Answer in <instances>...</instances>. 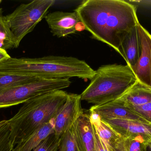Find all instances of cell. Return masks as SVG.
<instances>
[{"label": "cell", "instance_id": "cell-1", "mask_svg": "<svg viewBox=\"0 0 151 151\" xmlns=\"http://www.w3.org/2000/svg\"><path fill=\"white\" fill-rule=\"evenodd\" d=\"M137 7L125 0H87L74 11L92 38L120 54L123 41L139 23Z\"/></svg>", "mask_w": 151, "mask_h": 151}, {"label": "cell", "instance_id": "cell-2", "mask_svg": "<svg viewBox=\"0 0 151 151\" xmlns=\"http://www.w3.org/2000/svg\"><path fill=\"white\" fill-rule=\"evenodd\" d=\"M0 72L32 75L46 79L77 77L91 80L96 73L84 60L63 56H47L37 58L11 57L0 62Z\"/></svg>", "mask_w": 151, "mask_h": 151}, {"label": "cell", "instance_id": "cell-3", "mask_svg": "<svg viewBox=\"0 0 151 151\" xmlns=\"http://www.w3.org/2000/svg\"><path fill=\"white\" fill-rule=\"evenodd\" d=\"M68 95L64 90H57L36 97L24 103L18 112L7 120L10 128L12 148L53 119L66 101Z\"/></svg>", "mask_w": 151, "mask_h": 151}, {"label": "cell", "instance_id": "cell-4", "mask_svg": "<svg viewBox=\"0 0 151 151\" xmlns=\"http://www.w3.org/2000/svg\"><path fill=\"white\" fill-rule=\"evenodd\" d=\"M137 81L131 67L117 64L99 67L91 82L81 94V100L100 105L119 97Z\"/></svg>", "mask_w": 151, "mask_h": 151}, {"label": "cell", "instance_id": "cell-5", "mask_svg": "<svg viewBox=\"0 0 151 151\" xmlns=\"http://www.w3.org/2000/svg\"><path fill=\"white\" fill-rule=\"evenodd\" d=\"M54 0H34L22 4L13 12L5 16L15 42V48L22 39L34 29L48 14Z\"/></svg>", "mask_w": 151, "mask_h": 151}, {"label": "cell", "instance_id": "cell-6", "mask_svg": "<svg viewBox=\"0 0 151 151\" xmlns=\"http://www.w3.org/2000/svg\"><path fill=\"white\" fill-rule=\"evenodd\" d=\"M71 83L68 79H42L16 86L0 94V109L24 103L39 96L63 90Z\"/></svg>", "mask_w": 151, "mask_h": 151}, {"label": "cell", "instance_id": "cell-7", "mask_svg": "<svg viewBox=\"0 0 151 151\" xmlns=\"http://www.w3.org/2000/svg\"><path fill=\"white\" fill-rule=\"evenodd\" d=\"M81 95L68 94L64 104L59 108L53 119L54 132L57 137L61 136L73 126L83 112L81 106Z\"/></svg>", "mask_w": 151, "mask_h": 151}, {"label": "cell", "instance_id": "cell-8", "mask_svg": "<svg viewBox=\"0 0 151 151\" xmlns=\"http://www.w3.org/2000/svg\"><path fill=\"white\" fill-rule=\"evenodd\" d=\"M137 27L141 42V55L136 64L130 67L138 81L151 88V35L140 23Z\"/></svg>", "mask_w": 151, "mask_h": 151}, {"label": "cell", "instance_id": "cell-9", "mask_svg": "<svg viewBox=\"0 0 151 151\" xmlns=\"http://www.w3.org/2000/svg\"><path fill=\"white\" fill-rule=\"evenodd\" d=\"M45 19L53 35L58 38L75 33L79 30L78 25L81 23L75 11L54 12L48 13Z\"/></svg>", "mask_w": 151, "mask_h": 151}, {"label": "cell", "instance_id": "cell-10", "mask_svg": "<svg viewBox=\"0 0 151 151\" xmlns=\"http://www.w3.org/2000/svg\"><path fill=\"white\" fill-rule=\"evenodd\" d=\"M71 129L79 151H95L94 128L90 114L82 113Z\"/></svg>", "mask_w": 151, "mask_h": 151}, {"label": "cell", "instance_id": "cell-11", "mask_svg": "<svg viewBox=\"0 0 151 151\" xmlns=\"http://www.w3.org/2000/svg\"><path fill=\"white\" fill-rule=\"evenodd\" d=\"M90 114L97 115L105 121L113 119H126L148 122L127 107L122 106L114 101L100 105H93L90 109Z\"/></svg>", "mask_w": 151, "mask_h": 151}, {"label": "cell", "instance_id": "cell-12", "mask_svg": "<svg viewBox=\"0 0 151 151\" xmlns=\"http://www.w3.org/2000/svg\"><path fill=\"white\" fill-rule=\"evenodd\" d=\"M122 138L142 135L151 140V123L140 121L113 119L106 121Z\"/></svg>", "mask_w": 151, "mask_h": 151}, {"label": "cell", "instance_id": "cell-13", "mask_svg": "<svg viewBox=\"0 0 151 151\" xmlns=\"http://www.w3.org/2000/svg\"><path fill=\"white\" fill-rule=\"evenodd\" d=\"M114 101L126 107L143 105L151 103V88L137 80L133 87Z\"/></svg>", "mask_w": 151, "mask_h": 151}, {"label": "cell", "instance_id": "cell-14", "mask_svg": "<svg viewBox=\"0 0 151 151\" xmlns=\"http://www.w3.org/2000/svg\"><path fill=\"white\" fill-rule=\"evenodd\" d=\"M141 51V42L137 26L122 42L120 48V55L123 58L127 64L132 67L138 61Z\"/></svg>", "mask_w": 151, "mask_h": 151}, {"label": "cell", "instance_id": "cell-15", "mask_svg": "<svg viewBox=\"0 0 151 151\" xmlns=\"http://www.w3.org/2000/svg\"><path fill=\"white\" fill-rule=\"evenodd\" d=\"M90 115L91 122L99 137L106 145L109 151H113L122 137L107 122L99 116L92 114Z\"/></svg>", "mask_w": 151, "mask_h": 151}, {"label": "cell", "instance_id": "cell-16", "mask_svg": "<svg viewBox=\"0 0 151 151\" xmlns=\"http://www.w3.org/2000/svg\"><path fill=\"white\" fill-rule=\"evenodd\" d=\"M54 132L53 119L36 129L31 135L18 144L12 151H32Z\"/></svg>", "mask_w": 151, "mask_h": 151}, {"label": "cell", "instance_id": "cell-17", "mask_svg": "<svg viewBox=\"0 0 151 151\" xmlns=\"http://www.w3.org/2000/svg\"><path fill=\"white\" fill-rule=\"evenodd\" d=\"M42 79H46L32 75L0 72V94L16 86Z\"/></svg>", "mask_w": 151, "mask_h": 151}, {"label": "cell", "instance_id": "cell-18", "mask_svg": "<svg viewBox=\"0 0 151 151\" xmlns=\"http://www.w3.org/2000/svg\"><path fill=\"white\" fill-rule=\"evenodd\" d=\"M0 48L4 50L15 48V42L2 8H0Z\"/></svg>", "mask_w": 151, "mask_h": 151}, {"label": "cell", "instance_id": "cell-19", "mask_svg": "<svg viewBox=\"0 0 151 151\" xmlns=\"http://www.w3.org/2000/svg\"><path fill=\"white\" fill-rule=\"evenodd\" d=\"M127 151H144L151 139L142 135L131 136L123 138Z\"/></svg>", "mask_w": 151, "mask_h": 151}, {"label": "cell", "instance_id": "cell-20", "mask_svg": "<svg viewBox=\"0 0 151 151\" xmlns=\"http://www.w3.org/2000/svg\"><path fill=\"white\" fill-rule=\"evenodd\" d=\"M57 151H79L71 129L60 137Z\"/></svg>", "mask_w": 151, "mask_h": 151}, {"label": "cell", "instance_id": "cell-21", "mask_svg": "<svg viewBox=\"0 0 151 151\" xmlns=\"http://www.w3.org/2000/svg\"><path fill=\"white\" fill-rule=\"evenodd\" d=\"M59 142L60 138L57 137L54 132L32 151H57Z\"/></svg>", "mask_w": 151, "mask_h": 151}, {"label": "cell", "instance_id": "cell-22", "mask_svg": "<svg viewBox=\"0 0 151 151\" xmlns=\"http://www.w3.org/2000/svg\"><path fill=\"white\" fill-rule=\"evenodd\" d=\"M10 128L8 122L0 128V151H12L10 141Z\"/></svg>", "mask_w": 151, "mask_h": 151}, {"label": "cell", "instance_id": "cell-23", "mask_svg": "<svg viewBox=\"0 0 151 151\" xmlns=\"http://www.w3.org/2000/svg\"><path fill=\"white\" fill-rule=\"evenodd\" d=\"M93 128H94L95 140V151H110L106 145L99 137L94 126H93Z\"/></svg>", "mask_w": 151, "mask_h": 151}, {"label": "cell", "instance_id": "cell-24", "mask_svg": "<svg viewBox=\"0 0 151 151\" xmlns=\"http://www.w3.org/2000/svg\"><path fill=\"white\" fill-rule=\"evenodd\" d=\"M129 2L136 5V6H142L145 8H151V1H135V0H129L127 1Z\"/></svg>", "mask_w": 151, "mask_h": 151}, {"label": "cell", "instance_id": "cell-25", "mask_svg": "<svg viewBox=\"0 0 151 151\" xmlns=\"http://www.w3.org/2000/svg\"><path fill=\"white\" fill-rule=\"evenodd\" d=\"M113 151H127L125 146L124 139L122 137L117 144Z\"/></svg>", "mask_w": 151, "mask_h": 151}, {"label": "cell", "instance_id": "cell-26", "mask_svg": "<svg viewBox=\"0 0 151 151\" xmlns=\"http://www.w3.org/2000/svg\"><path fill=\"white\" fill-rule=\"evenodd\" d=\"M10 57H11L7 53L6 51L0 48V62Z\"/></svg>", "mask_w": 151, "mask_h": 151}, {"label": "cell", "instance_id": "cell-27", "mask_svg": "<svg viewBox=\"0 0 151 151\" xmlns=\"http://www.w3.org/2000/svg\"><path fill=\"white\" fill-rule=\"evenodd\" d=\"M7 120H2L0 121V128L7 122Z\"/></svg>", "mask_w": 151, "mask_h": 151}, {"label": "cell", "instance_id": "cell-28", "mask_svg": "<svg viewBox=\"0 0 151 151\" xmlns=\"http://www.w3.org/2000/svg\"><path fill=\"white\" fill-rule=\"evenodd\" d=\"M147 146H148L149 149H150V151H151V140L148 142V143H147Z\"/></svg>", "mask_w": 151, "mask_h": 151}, {"label": "cell", "instance_id": "cell-29", "mask_svg": "<svg viewBox=\"0 0 151 151\" xmlns=\"http://www.w3.org/2000/svg\"><path fill=\"white\" fill-rule=\"evenodd\" d=\"M144 151H150V149L148 148V146H147V145H146V147H145V149Z\"/></svg>", "mask_w": 151, "mask_h": 151}]
</instances>
